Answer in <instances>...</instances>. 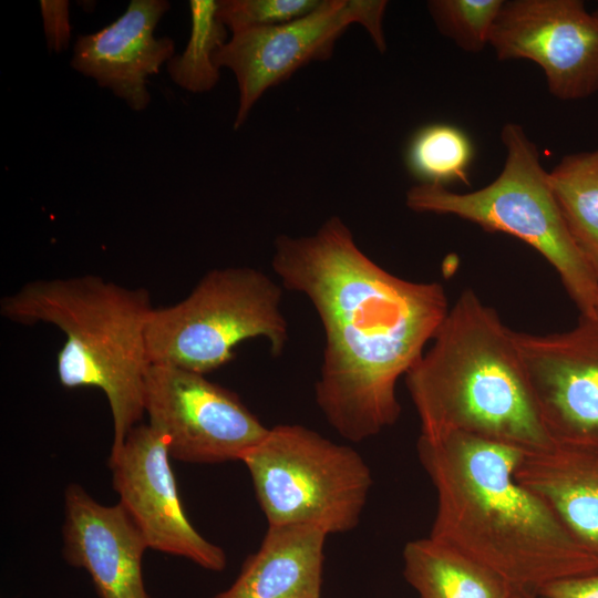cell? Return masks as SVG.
I'll return each instance as SVG.
<instances>
[{"instance_id":"6da1fadb","label":"cell","mask_w":598,"mask_h":598,"mask_svg":"<svg viewBox=\"0 0 598 598\" xmlns=\"http://www.w3.org/2000/svg\"><path fill=\"white\" fill-rule=\"evenodd\" d=\"M271 265L320 318L324 349L315 396L328 423L355 443L393 425L401 413L398 380L448 312L443 286L383 269L338 216L312 235H279Z\"/></svg>"},{"instance_id":"7a4b0ae2","label":"cell","mask_w":598,"mask_h":598,"mask_svg":"<svg viewBox=\"0 0 598 598\" xmlns=\"http://www.w3.org/2000/svg\"><path fill=\"white\" fill-rule=\"evenodd\" d=\"M416 450L436 493L431 538L534 598L551 581L598 571V557L516 480L526 452L462 432L420 434Z\"/></svg>"},{"instance_id":"3957f363","label":"cell","mask_w":598,"mask_h":598,"mask_svg":"<svg viewBox=\"0 0 598 598\" xmlns=\"http://www.w3.org/2000/svg\"><path fill=\"white\" fill-rule=\"evenodd\" d=\"M405 382L423 435L462 432L526 453L553 445L514 331L471 289L448 309Z\"/></svg>"},{"instance_id":"277c9868","label":"cell","mask_w":598,"mask_h":598,"mask_svg":"<svg viewBox=\"0 0 598 598\" xmlns=\"http://www.w3.org/2000/svg\"><path fill=\"white\" fill-rule=\"evenodd\" d=\"M152 310L146 289L95 276L30 281L0 302L1 315L12 321L45 322L64 333L56 357L59 381L66 389L103 391L113 422L111 451L123 444L145 413Z\"/></svg>"},{"instance_id":"5b68a950","label":"cell","mask_w":598,"mask_h":598,"mask_svg":"<svg viewBox=\"0 0 598 598\" xmlns=\"http://www.w3.org/2000/svg\"><path fill=\"white\" fill-rule=\"evenodd\" d=\"M501 140L506 159L492 183L464 194L442 185L416 184L406 192V206L517 237L555 268L580 315L594 318L598 279L568 230L536 144L516 123L503 126Z\"/></svg>"},{"instance_id":"8992f818","label":"cell","mask_w":598,"mask_h":598,"mask_svg":"<svg viewBox=\"0 0 598 598\" xmlns=\"http://www.w3.org/2000/svg\"><path fill=\"white\" fill-rule=\"evenodd\" d=\"M268 526H315L327 535L352 530L373 484L352 447L300 424H279L241 461Z\"/></svg>"},{"instance_id":"52a82bcc","label":"cell","mask_w":598,"mask_h":598,"mask_svg":"<svg viewBox=\"0 0 598 598\" xmlns=\"http://www.w3.org/2000/svg\"><path fill=\"white\" fill-rule=\"evenodd\" d=\"M281 287L247 267L207 272L178 303L153 308L146 329L151 364L206 374L235 358L240 342L262 337L278 357L288 340Z\"/></svg>"},{"instance_id":"ba28073f","label":"cell","mask_w":598,"mask_h":598,"mask_svg":"<svg viewBox=\"0 0 598 598\" xmlns=\"http://www.w3.org/2000/svg\"><path fill=\"white\" fill-rule=\"evenodd\" d=\"M386 6L384 0H320L296 20L231 33L215 61L219 69H229L238 84L234 128L246 122L267 90L313 61L330 59L338 39L352 23L361 24L377 49L385 52L382 21Z\"/></svg>"},{"instance_id":"9c48e42d","label":"cell","mask_w":598,"mask_h":598,"mask_svg":"<svg viewBox=\"0 0 598 598\" xmlns=\"http://www.w3.org/2000/svg\"><path fill=\"white\" fill-rule=\"evenodd\" d=\"M144 411L171 458L186 463L243 461L269 431L233 391L167 364L150 365Z\"/></svg>"},{"instance_id":"30bf717a","label":"cell","mask_w":598,"mask_h":598,"mask_svg":"<svg viewBox=\"0 0 598 598\" xmlns=\"http://www.w3.org/2000/svg\"><path fill=\"white\" fill-rule=\"evenodd\" d=\"M488 44L499 60L538 64L559 100L598 91V12L580 0L504 1Z\"/></svg>"},{"instance_id":"8fae6325","label":"cell","mask_w":598,"mask_h":598,"mask_svg":"<svg viewBox=\"0 0 598 598\" xmlns=\"http://www.w3.org/2000/svg\"><path fill=\"white\" fill-rule=\"evenodd\" d=\"M514 338L553 444L598 451V320Z\"/></svg>"},{"instance_id":"7c38bea8","label":"cell","mask_w":598,"mask_h":598,"mask_svg":"<svg viewBox=\"0 0 598 598\" xmlns=\"http://www.w3.org/2000/svg\"><path fill=\"white\" fill-rule=\"evenodd\" d=\"M169 458L166 440L159 432L150 424L133 427L109 457L118 503L150 549L221 571L227 565L226 553L202 536L187 518Z\"/></svg>"},{"instance_id":"4fadbf2b","label":"cell","mask_w":598,"mask_h":598,"mask_svg":"<svg viewBox=\"0 0 598 598\" xmlns=\"http://www.w3.org/2000/svg\"><path fill=\"white\" fill-rule=\"evenodd\" d=\"M63 557L84 569L101 598H150L142 559L147 543L123 506L103 505L81 485L64 491Z\"/></svg>"},{"instance_id":"5bb4252c","label":"cell","mask_w":598,"mask_h":598,"mask_svg":"<svg viewBox=\"0 0 598 598\" xmlns=\"http://www.w3.org/2000/svg\"><path fill=\"white\" fill-rule=\"evenodd\" d=\"M169 8L166 0H132L115 21L78 37L71 66L111 90L133 111H144L151 102L148 78L175 55L174 40L154 34Z\"/></svg>"},{"instance_id":"9a60e30c","label":"cell","mask_w":598,"mask_h":598,"mask_svg":"<svg viewBox=\"0 0 598 598\" xmlns=\"http://www.w3.org/2000/svg\"><path fill=\"white\" fill-rule=\"evenodd\" d=\"M327 536L315 526H268L235 581L210 598H320Z\"/></svg>"},{"instance_id":"2e32d148","label":"cell","mask_w":598,"mask_h":598,"mask_svg":"<svg viewBox=\"0 0 598 598\" xmlns=\"http://www.w3.org/2000/svg\"><path fill=\"white\" fill-rule=\"evenodd\" d=\"M515 476L543 498L568 532L598 557V451L553 444L525 453Z\"/></svg>"},{"instance_id":"e0dca14e","label":"cell","mask_w":598,"mask_h":598,"mask_svg":"<svg viewBox=\"0 0 598 598\" xmlns=\"http://www.w3.org/2000/svg\"><path fill=\"white\" fill-rule=\"evenodd\" d=\"M403 576L420 598H511L501 576L430 536L403 548Z\"/></svg>"},{"instance_id":"ac0fdd59","label":"cell","mask_w":598,"mask_h":598,"mask_svg":"<svg viewBox=\"0 0 598 598\" xmlns=\"http://www.w3.org/2000/svg\"><path fill=\"white\" fill-rule=\"evenodd\" d=\"M549 183L568 230L598 279V148L565 155Z\"/></svg>"},{"instance_id":"d6986e66","label":"cell","mask_w":598,"mask_h":598,"mask_svg":"<svg viewBox=\"0 0 598 598\" xmlns=\"http://www.w3.org/2000/svg\"><path fill=\"white\" fill-rule=\"evenodd\" d=\"M192 29L185 50L167 63L171 79L192 93L213 90L219 81L220 69L215 58L227 42V28L217 14L218 1H189Z\"/></svg>"},{"instance_id":"ffe728a7","label":"cell","mask_w":598,"mask_h":598,"mask_svg":"<svg viewBox=\"0 0 598 598\" xmlns=\"http://www.w3.org/2000/svg\"><path fill=\"white\" fill-rule=\"evenodd\" d=\"M473 146L466 134L447 124H430L417 130L405 153V164L419 184L445 186L470 184Z\"/></svg>"},{"instance_id":"44dd1931","label":"cell","mask_w":598,"mask_h":598,"mask_svg":"<svg viewBox=\"0 0 598 598\" xmlns=\"http://www.w3.org/2000/svg\"><path fill=\"white\" fill-rule=\"evenodd\" d=\"M503 0H431L426 7L440 33L460 49L477 53L489 43Z\"/></svg>"},{"instance_id":"7402d4cb","label":"cell","mask_w":598,"mask_h":598,"mask_svg":"<svg viewBox=\"0 0 598 598\" xmlns=\"http://www.w3.org/2000/svg\"><path fill=\"white\" fill-rule=\"evenodd\" d=\"M320 0H219L217 14L231 32L286 23L311 12Z\"/></svg>"},{"instance_id":"603a6c76","label":"cell","mask_w":598,"mask_h":598,"mask_svg":"<svg viewBox=\"0 0 598 598\" xmlns=\"http://www.w3.org/2000/svg\"><path fill=\"white\" fill-rule=\"evenodd\" d=\"M69 7V1L65 0L40 1L44 34L50 51L59 53L69 47L71 39Z\"/></svg>"},{"instance_id":"cb8c5ba5","label":"cell","mask_w":598,"mask_h":598,"mask_svg":"<svg viewBox=\"0 0 598 598\" xmlns=\"http://www.w3.org/2000/svg\"><path fill=\"white\" fill-rule=\"evenodd\" d=\"M538 598H598V571L551 581L542 587Z\"/></svg>"},{"instance_id":"d4e9b609","label":"cell","mask_w":598,"mask_h":598,"mask_svg":"<svg viewBox=\"0 0 598 598\" xmlns=\"http://www.w3.org/2000/svg\"><path fill=\"white\" fill-rule=\"evenodd\" d=\"M511 598H534V597L519 592V591H514Z\"/></svg>"},{"instance_id":"484cf974","label":"cell","mask_w":598,"mask_h":598,"mask_svg":"<svg viewBox=\"0 0 598 598\" xmlns=\"http://www.w3.org/2000/svg\"><path fill=\"white\" fill-rule=\"evenodd\" d=\"M594 318L598 320V302H597V306L595 308V315H594Z\"/></svg>"}]
</instances>
